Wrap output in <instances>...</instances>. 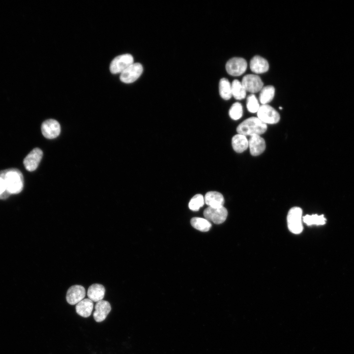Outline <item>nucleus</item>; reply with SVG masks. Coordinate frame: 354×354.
I'll use <instances>...</instances> for the list:
<instances>
[{
	"label": "nucleus",
	"mask_w": 354,
	"mask_h": 354,
	"mask_svg": "<svg viewBox=\"0 0 354 354\" xmlns=\"http://www.w3.org/2000/svg\"><path fill=\"white\" fill-rule=\"evenodd\" d=\"M111 310L110 303L104 300H100L95 305L93 318L96 322L100 323L105 320Z\"/></svg>",
	"instance_id": "nucleus-14"
},
{
	"label": "nucleus",
	"mask_w": 354,
	"mask_h": 354,
	"mask_svg": "<svg viewBox=\"0 0 354 354\" xmlns=\"http://www.w3.org/2000/svg\"><path fill=\"white\" fill-rule=\"evenodd\" d=\"M190 223L195 229L204 232L209 231L211 227V224L209 221L205 218L200 217L192 218Z\"/></svg>",
	"instance_id": "nucleus-23"
},
{
	"label": "nucleus",
	"mask_w": 354,
	"mask_h": 354,
	"mask_svg": "<svg viewBox=\"0 0 354 354\" xmlns=\"http://www.w3.org/2000/svg\"><path fill=\"white\" fill-rule=\"evenodd\" d=\"M258 118L263 122L269 124L278 123L280 119L278 112L268 104L260 106L257 112Z\"/></svg>",
	"instance_id": "nucleus-4"
},
{
	"label": "nucleus",
	"mask_w": 354,
	"mask_h": 354,
	"mask_svg": "<svg viewBox=\"0 0 354 354\" xmlns=\"http://www.w3.org/2000/svg\"><path fill=\"white\" fill-rule=\"evenodd\" d=\"M105 293L104 287L100 284H93L88 288L87 295L88 298L93 302L103 300Z\"/></svg>",
	"instance_id": "nucleus-17"
},
{
	"label": "nucleus",
	"mask_w": 354,
	"mask_h": 354,
	"mask_svg": "<svg viewBox=\"0 0 354 354\" xmlns=\"http://www.w3.org/2000/svg\"><path fill=\"white\" fill-rule=\"evenodd\" d=\"M219 91L220 95L224 100H229L232 96L231 84L226 78H223L220 80Z\"/></svg>",
	"instance_id": "nucleus-21"
},
{
	"label": "nucleus",
	"mask_w": 354,
	"mask_h": 354,
	"mask_svg": "<svg viewBox=\"0 0 354 354\" xmlns=\"http://www.w3.org/2000/svg\"><path fill=\"white\" fill-rule=\"evenodd\" d=\"M133 63L134 59L131 55H120L115 58L111 61L110 70L113 74L121 73Z\"/></svg>",
	"instance_id": "nucleus-5"
},
{
	"label": "nucleus",
	"mask_w": 354,
	"mask_h": 354,
	"mask_svg": "<svg viewBox=\"0 0 354 354\" xmlns=\"http://www.w3.org/2000/svg\"><path fill=\"white\" fill-rule=\"evenodd\" d=\"M41 132L45 138L53 139L59 135L60 132V126L57 120L49 119L42 123Z\"/></svg>",
	"instance_id": "nucleus-11"
},
{
	"label": "nucleus",
	"mask_w": 354,
	"mask_h": 354,
	"mask_svg": "<svg viewBox=\"0 0 354 354\" xmlns=\"http://www.w3.org/2000/svg\"><path fill=\"white\" fill-rule=\"evenodd\" d=\"M10 195L3 179L0 177V199H5Z\"/></svg>",
	"instance_id": "nucleus-28"
},
{
	"label": "nucleus",
	"mask_w": 354,
	"mask_h": 354,
	"mask_svg": "<svg viewBox=\"0 0 354 354\" xmlns=\"http://www.w3.org/2000/svg\"><path fill=\"white\" fill-rule=\"evenodd\" d=\"M143 71L142 65L139 63H133L124 70L120 75V80L124 83H131L136 81Z\"/></svg>",
	"instance_id": "nucleus-8"
},
{
	"label": "nucleus",
	"mask_w": 354,
	"mask_h": 354,
	"mask_svg": "<svg viewBox=\"0 0 354 354\" xmlns=\"http://www.w3.org/2000/svg\"><path fill=\"white\" fill-rule=\"evenodd\" d=\"M247 67L246 60L242 58L235 57L230 59L226 64L228 73L234 76H238L243 74Z\"/></svg>",
	"instance_id": "nucleus-7"
},
{
	"label": "nucleus",
	"mask_w": 354,
	"mask_h": 354,
	"mask_svg": "<svg viewBox=\"0 0 354 354\" xmlns=\"http://www.w3.org/2000/svg\"><path fill=\"white\" fill-rule=\"evenodd\" d=\"M230 118L234 120H237L241 118L243 114V109L241 104L239 102L234 103L229 112Z\"/></svg>",
	"instance_id": "nucleus-26"
},
{
	"label": "nucleus",
	"mask_w": 354,
	"mask_h": 354,
	"mask_svg": "<svg viewBox=\"0 0 354 354\" xmlns=\"http://www.w3.org/2000/svg\"><path fill=\"white\" fill-rule=\"evenodd\" d=\"M303 221L308 226L323 225L325 224L326 219L323 214L306 215L302 217Z\"/></svg>",
	"instance_id": "nucleus-24"
},
{
	"label": "nucleus",
	"mask_w": 354,
	"mask_h": 354,
	"mask_svg": "<svg viewBox=\"0 0 354 354\" xmlns=\"http://www.w3.org/2000/svg\"><path fill=\"white\" fill-rule=\"evenodd\" d=\"M241 83L246 91L252 93L258 92L263 88V82L260 77L254 74L245 75Z\"/></svg>",
	"instance_id": "nucleus-9"
},
{
	"label": "nucleus",
	"mask_w": 354,
	"mask_h": 354,
	"mask_svg": "<svg viewBox=\"0 0 354 354\" xmlns=\"http://www.w3.org/2000/svg\"><path fill=\"white\" fill-rule=\"evenodd\" d=\"M279 108L280 109H282V108L281 107H279Z\"/></svg>",
	"instance_id": "nucleus-29"
},
{
	"label": "nucleus",
	"mask_w": 354,
	"mask_h": 354,
	"mask_svg": "<svg viewBox=\"0 0 354 354\" xmlns=\"http://www.w3.org/2000/svg\"><path fill=\"white\" fill-rule=\"evenodd\" d=\"M43 156L42 151L39 148L33 149L26 156L23 161L24 165L27 170L32 172L35 170Z\"/></svg>",
	"instance_id": "nucleus-10"
},
{
	"label": "nucleus",
	"mask_w": 354,
	"mask_h": 354,
	"mask_svg": "<svg viewBox=\"0 0 354 354\" xmlns=\"http://www.w3.org/2000/svg\"><path fill=\"white\" fill-rule=\"evenodd\" d=\"M227 215V210L224 206L218 207L208 206L204 211L205 219L217 224L223 223L226 220Z\"/></svg>",
	"instance_id": "nucleus-6"
},
{
	"label": "nucleus",
	"mask_w": 354,
	"mask_h": 354,
	"mask_svg": "<svg viewBox=\"0 0 354 354\" xmlns=\"http://www.w3.org/2000/svg\"><path fill=\"white\" fill-rule=\"evenodd\" d=\"M267 124L262 121L258 117H250L241 122L236 128L238 134L246 136L260 135L266 132Z\"/></svg>",
	"instance_id": "nucleus-2"
},
{
	"label": "nucleus",
	"mask_w": 354,
	"mask_h": 354,
	"mask_svg": "<svg viewBox=\"0 0 354 354\" xmlns=\"http://www.w3.org/2000/svg\"><path fill=\"white\" fill-rule=\"evenodd\" d=\"M275 88L272 86L263 87L260 91L259 100L262 105L267 104L274 98Z\"/></svg>",
	"instance_id": "nucleus-20"
},
{
	"label": "nucleus",
	"mask_w": 354,
	"mask_h": 354,
	"mask_svg": "<svg viewBox=\"0 0 354 354\" xmlns=\"http://www.w3.org/2000/svg\"><path fill=\"white\" fill-rule=\"evenodd\" d=\"M302 210L299 207H293L288 212L287 215V224L291 232L295 234H299L303 230L302 223Z\"/></svg>",
	"instance_id": "nucleus-3"
},
{
	"label": "nucleus",
	"mask_w": 354,
	"mask_h": 354,
	"mask_svg": "<svg viewBox=\"0 0 354 354\" xmlns=\"http://www.w3.org/2000/svg\"><path fill=\"white\" fill-rule=\"evenodd\" d=\"M0 177L3 179L10 195L19 193L23 190L24 177L18 169L9 168L0 171Z\"/></svg>",
	"instance_id": "nucleus-1"
},
{
	"label": "nucleus",
	"mask_w": 354,
	"mask_h": 354,
	"mask_svg": "<svg viewBox=\"0 0 354 354\" xmlns=\"http://www.w3.org/2000/svg\"><path fill=\"white\" fill-rule=\"evenodd\" d=\"M250 68L252 72L256 74H261L268 71L269 64L264 58L255 56L250 60Z\"/></svg>",
	"instance_id": "nucleus-15"
},
{
	"label": "nucleus",
	"mask_w": 354,
	"mask_h": 354,
	"mask_svg": "<svg viewBox=\"0 0 354 354\" xmlns=\"http://www.w3.org/2000/svg\"><path fill=\"white\" fill-rule=\"evenodd\" d=\"M204 197L198 194L194 196L190 200L188 206L191 210L198 211L205 204Z\"/></svg>",
	"instance_id": "nucleus-25"
},
{
	"label": "nucleus",
	"mask_w": 354,
	"mask_h": 354,
	"mask_svg": "<svg viewBox=\"0 0 354 354\" xmlns=\"http://www.w3.org/2000/svg\"><path fill=\"white\" fill-rule=\"evenodd\" d=\"M205 203L210 207H218L223 206L224 199L220 193L217 191H209L204 197Z\"/></svg>",
	"instance_id": "nucleus-16"
},
{
	"label": "nucleus",
	"mask_w": 354,
	"mask_h": 354,
	"mask_svg": "<svg viewBox=\"0 0 354 354\" xmlns=\"http://www.w3.org/2000/svg\"><path fill=\"white\" fill-rule=\"evenodd\" d=\"M232 145L234 150L237 153H242L249 147V143L246 136L237 134L232 139Z\"/></svg>",
	"instance_id": "nucleus-19"
},
{
	"label": "nucleus",
	"mask_w": 354,
	"mask_h": 354,
	"mask_svg": "<svg viewBox=\"0 0 354 354\" xmlns=\"http://www.w3.org/2000/svg\"><path fill=\"white\" fill-rule=\"evenodd\" d=\"M93 308V302L89 298H85L76 304V313L80 316L87 318L91 314Z\"/></svg>",
	"instance_id": "nucleus-18"
},
{
	"label": "nucleus",
	"mask_w": 354,
	"mask_h": 354,
	"mask_svg": "<svg viewBox=\"0 0 354 354\" xmlns=\"http://www.w3.org/2000/svg\"><path fill=\"white\" fill-rule=\"evenodd\" d=\"M86 295V290L84 287L75 285L70 287L67 290L66 299L71 304H77L84 299Z\"/></svg>",
	"instance_id": "nucleus-12"
},
{
	"label": "nucleus",
	"mask_w": 354,
	"mask_h": 354,
	"mask_svg": "<svg viewBox=\"0 0 354 354\" xmlns=\"http://www.w3.org/2000/svg\"><path fill=\"white\" fill-rule=\"evenodd\" d=\"M246 107L247 110L250 113H257L260 106L258 99L253 94H251L248 96L246 101Z\"/></svg>",
	"instance_id": "nucleus-27"
},
{
	"label": "nucleus",
	"mask_w": 354,
	"mask_h": 354,
	"mask_svg": "<svg viewBox=\"0 0 354 354\" xmlns=\"http://www.w3.org/2000/svg\"><path fill=\"white\" fill-rule=\"evenodd\" d=\"M232 96L237 100L244 99L246 94V91L241 82L235 80L231 84Z\"/></svg>",
	"instance_id": "nucleus-22"
},
{
	"label": "nucleus",
	"mask_w": 354,
	"mask_h": 354,
	"mask_svg": "<svg viewBox=\"0 0 354 354\" xmlns=\"http://www.w3.org/2000/svg\"><path fill=\"white\" fill-rule=\"evenodd\" d=\"M249 150L253 156H258L262 154L266 149V142L264 138L259 135H253L250 136L248 140Z\"/></svg>",
	"instance_id": "nucleus-13"
}]
</instances>
